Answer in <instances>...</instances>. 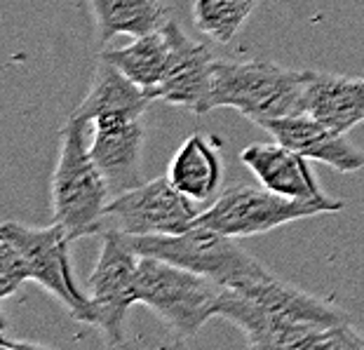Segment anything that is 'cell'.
Instances as JSON below:
<instances>
[{"instance_id":"16","label":"cell","mask_w":364,"mask_h":350,"mask_svg":"<svg viewBox=\"0 0 364 350\" xmlns=\"http://www.w3.org/2000/svg\"><path fill=\"white\" fill-rule=\"evenodd\" d=\"M167 179L186 198L212 205L219 198L223 179V165L214 144L203 134H191L169 162Z\"/></svg>"},{"instance_id":"2","label":"cell","mask_w":364,"mask_h":350,"mask_svg":"<svg viewBox=\"0 0 364 350\" xmlns=\"http://www.w3.org/2000/svg\"><path fill=\"white\" fill-rule=\"evenodd\" d=\"M308 71L287 68L273 61L214 59L207 113L235 108L254 125L301 113Z\"/></svg>"},{"instance_id":"20","label":"cell","mask_w":364,"mask_h":350,"mask_svg":"<svg viewBox=\"0 0 364 350\" xmlns=\"http://www.w3.org/2000/svg\"><path fill=\"white\" fill-rule=\"evenodd\" d=\"M24 282L28 277L19 250L7 238H0V297L10 299Z\"/></svg>"},{"instance_id":"1","label":"cell","mask_w":364,"mask_h":350,"mask_svg":"<svg viewBox=\"0 0 364 350\" xmlns=\"http://www.w3.org/2000/svg\"><path fill=\"white\" fill-rule=\"evenodd\" d=\"M92 122L68 118L59 134V158L52 174L54 223L71 240L102 235L104 209L113 193L90 153Z\"/></svg>"},{"instance_id":"5","label":"cell","mask_w":364,"mask_h":350,"mask_svg":"<svg viewBox=\"0 0 364 350\" xmlns=\"http://www.w3.org/2000/svg\"><path fill=\"white\" fill-rule=\"evenodd\" d=\"M216 315L242 329L252 348H315V350H360L364 336L350 322L317 324L277 313L237 292L223 290Z\"/></svg>"},{"instance_id":"15","label":"cell","mask_w":364,"mask_h":350,"mask_svg":"<svg viewBox=\"0 0 364 350\" xmlns=\"http://www.w3.org/2000/svg\"><path fill=\"white\" fill-rule=\"evenodd\" d=\"M151 101L153 99L144 88H139L111 61L99 57L87 97L80 101V106L71 115L87 122L144 118Z\"/></svg>"},{"instance_id":"10","label":"cell","mask_w":364,"mask_h":350,"mask_svg":"<svg viewBox=\"0 0 364 350\" xmlns=\"http://www.w3.org/2000/svg\"><path fill=\"white\" fill-rule=\"evenodd\" d=\"M165 28L172 52H169L165 75L153 90V101L160 99L188 108L193 113H207L214 66L212 52L207 50V45L196 43L191 36H186L183 28L172 19L167 21Z\"/></svg>"},{"instance_id":"3","label":"cell","mask_w":364,"mask_h":350,"mask_svg":"<svg viewBox=\"0 0 364 350\" xmlns=\"http://www.w3.org/2000/svg\"><path fill=\"white\" fill-rule=\"evenodd\" d=\"M122 238L139 256H156L181 268L196 270L200 275L212 277L223 290L242 292L270 273L263 263L240 250L235 238L209 228L205 223H193L188 230L176 233V235Z\"/></svg>"},{"instance_id":"8","label":"cell","mask_w":364,"mask_h":350,"mask_svg":"<svg viewBox=\"0 0 364 350\" xmlns=\"http://www.w3.org/2000/svg\"><path fill=\"white\" fill-rule=\"evenodd\" d=\"M200 212V202L186 198L167 176H162L113 196L104 209L102 233L115 230L127 238L176 235L188 230Z\"/></svg>"},{"instance_id":"18","label":"cell","mask_w":364,"mask_h":350,"mask_svg":"<svg viewBox=\"0 0 364 350\" xmlns=\"http://www.w3.org/2000/svg\"><path fill=\"white\" fill-rule=\"evenodd\" d=\"M169 52H172V45H169L167 28L162 26L160 31H153L149 36L134 38L127 48H104L99 57H104L113 66H118L122 73L132 78L139 88H144L153 99V90L158 88L162 75H165Z\"/></svg>"},{"instance_id":"6","label":"cell","mask_w":364,"mask_h":350,"mask_svg":"<svg viewBox=\"0 0 364 350\" xmlns=\"http://www.w3.org/2000/svg\"><path fill=\"white\" fill-rule=\"evenodd\" d=\"M341 209H343V202L336 198L294 200L268 189L233 186L219 193V198L200 212L196 223H205L230 238H250L280 228L284 223L317 214H334Z\"/></svg>"},{"instance_id":"4","label":"cell","mask_w":364,"mask_h":350,"mask_svg":"<svg viewBox=\"0 0 364 350\" xmlns=\"http://www.w3.org/2000/svg\"><path fill=\"white\" fill-rule=\"evenodd\" d=\"M223 287L176 263L139 256L136 303L149 306L179 336H196L216 315Z\"/></svg>"},{"instance_id":"19","label":"cell","mask_w":364,"mask_h":350,"mask_svg":"<svg viewBox=\"0 0 364 350\" xmlns=\"http://www.w3.org/2000/svg\"><path fill=\"white\" fill-rule=\"evenodd\" d=\"M257 0H196L193 19L196 26L216 43H230L250 19Z\"/></svg>"},{"instance_id":"14","label":"cell","mask_w":364,"mask_h":350,"mask_svg":"<svg viewBox=\"0 0 364 350\" xmlns=\"http://www.w3.org/2000/svg\"><path fill=\"white\" fill-rule=\"evenodd\" d=\"M245 167H250L263 189L294 200H327L308 167V158L287 149L284 144H252L240 153Z\"/></svg>"},{"instance_id":"17","label":"cell","mask_w":364,"mask_h":350,"mask_svg":"<svg viewBox=\"0 0 364 350\" xmlns=\"http://www.w3.org/2000/svg\"><path fill=\"white\" fill-rule=\"evenodd\" d=\"M102 48L115 36L141 38L169 21V0H90Z\"/></svg>"},{"instance_id":"7","label":"cell","mask_w":364,"mask_h":350,"mask_svg":"<svg viewBox=\"0 0 364 350\" xmlns=\"http://www.w3.org/2000/svg\"><path fill=\"white\" fill-rule=\"evenodd\" d=\"M0 238H7L19 250L31 282L43 285L54 299L64 303L73 320L92 324V303L75 285L68 259V247L73 240L64 226L52 223L45 228H31L19 221H5Z\"/></svg>"},{"instance_id":"13","label":"cell","mask_w":364,"mask_h":350,"mask_svg":"<svg viewBox=\"0 0 364 350\" xmlns=\"http://www.w3.org/2000/svg\"><path fill=\"white\" fill-rule=\"evenodd\" d=\"M301 113L348 134L355 125L364 122V78L308 71Z\"/></svg>"},{"instance_id":"9","label":"cell","mask_w":364,"mask_h":350,"mask_svg":"<svg viewBox=\"0 0 364 350\" xmlns=\"http://www.w3.org/2000/svg\"><path fill=\"white\" fill-rule=\"evenodd\" d=\"M139 254L115 230L102 233V252L90 275L92 324H97L108 346H122L127 336V313L136 303Z\"/></svg>"},{"instance_id":"11","label":"cell","mask_w":364,"mask_h":350,"mask_svg":"<svg viewBox=\"0 0 364 350\" xmlns=\"http://www.w3.org/2000/svg\"><path fill=\"white\" fill-rule=\"evenodd\" d=\"M144 139V118L92 122L90 153L113 196H120L146 181L141 172Z\"/></svg>"},{"instance_id":"12","label":"cell","mask_w":364,"mask_h":350,"mask_svg":"<svg viewBox=\"0 0 364 350\" xmlns=\"http://www.w3.org/2000/svg\"><path fill=\"white\" fill-rule=\"evenodd\" d=\"M259 127L266 129L275 142L284 144L287 149L301 153L308 160L322 162L336 172H358L364 167V153L355 149L346 134L329 129L306 113L266 120Z\"/></svg>"}]
</instances>
